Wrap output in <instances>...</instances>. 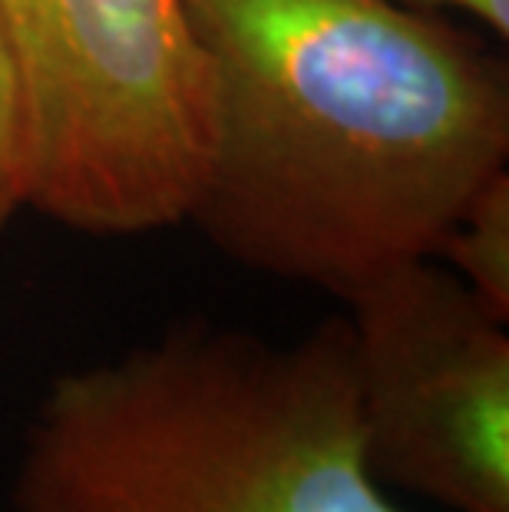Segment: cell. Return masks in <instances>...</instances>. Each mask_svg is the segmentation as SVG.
<instances>
[{"label": "cell", "mask_w": 509, "mask_h": 512, "mask_svg": "<svg viewBox=\"0 0 509 512\" xmlns=\"http://www.w3.org/2000/svg\"><path fill=\"white\" fill-rule=\"evenodd\" d=\"M10 512H400L364 463L348 318L298 341L186 321L53 377Z\"/></svg>", "instance_id": "7a4b0ae2"}, {"label": "cell", "mask_w": 509, "mask_h": 512, "mask_svg": "<svg viewBox=\"0 0 509 512\" xmlns=\"http://www.w3.org/2000/svg\"><path fill=\"white\" fill-rule=\"evenodd\" d=\"M215 129L189 222L258 275L338 294L437 258L509 166L506 47L400 0H186Z\"/></svg>", "instance_id": "6da1fadb"}, {"label": "cell", "mask_w": 509, "mask_h": 512, "mask_svg": "<svg viewBox=\"0 0 509 512\" xmlns=\"http://www.w3.org/2000/svg\"><path fill=\"white\" fill-rule=\"evenodd\" d=\"M344 304L377 486L447 512H509V321L433 258L387 268Z\"/></svg>", "instance_id": "277c9868"}, {"label": "cell", "mask_w": 509, "mask_h": 512, "mask_svg": "<svg viewBox=\"0 0 509 512\" xmlns=\"http://www.w3.org/2000/svg\"><path fill=\"white\" fill-rule=\"evenodd\" d=\"M433 261L450 268L486 308L509 321V169L470 195Z\"/></svg>", "instance_id": "5b68a950"}, {"label": "cell", "mask_w": 509, "mask_h": 512, "mask_svg": "<svg viewBox=\"0 0 509 512\" xmlns=\"http://www.w3.org/2000/svg\"><path fill=\"white\" fill-rule=\"evenodd\" d=\"M0 34L24 96L27 209L90 238L189 222L215 96L186 0H0Z\"/></svg>", "instance_id": "3957f363"}, {"label": "cell", "mask_w": 509, "mask_h": 512, "mask_svg": "<svg viewBox=\"0 0 509 512\" xmlns=\"http://www.w3.org/2000/svg\"><path fill=\"white\" fill-rule=\"evenodd\" d=\"M407 7L433 10V14H463L473 24H480L493 40L506 47L509 40V0H400Z\"/></svg>", "instance_id": "52a82bcc"}, {"label": "cell", "mask_w": 509, "mask_h": 512, "mask_svg": "<svg viewBox=\"0 0 509 512\" xmlns=\"http://www.w3.org/2000/svg\"><path fill=\"white\" fill-rule=\"evenodd\" d=\"M30 192V146L24 96L10 60L7 40L0 34V232L17 212L27 209Z\"/></svg>", "instance_id": "8992f818"}]
</instances>
